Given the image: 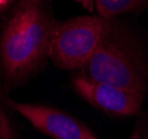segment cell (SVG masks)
Masks as SVG:
<instances>
[{
    "mask_svg": "<svg viewBox=\"0 0 148 139\" xmlns=\"http://www.w3.org/2000/svg\"><path fill=\"white\" fill-rule=\"evenodd\" d=\"M109 18L80 16L59 23L52 41L50 60L64 70H80L97 51Z\"/></svg>",
    "mask_w": 148,
    "mask_h": 139,
    "instance_id": "cell-3",
    "label": "cell"
},
{
    "mask_svg": "<svg viewBox=\"0 0 148 139\" xmlns=\"http://www.w3.org/2000/svg\"><path fill=\"white\" fill-rule=\"evenodd\" d=\"M9 103L34 128L52 139H99L80 120L55 107L14 100H9Z\"/></svg>",
    "mask_w": 148,
    "mask_h": 139,
    "instance_id": "cell-4",
    "label": "cell"
},
{
    "mask_svg": "<svg viewBox=\"0 0 148 139\" xmlns=\"http://www.w3.org/2000/svg\"><path fill=\"white\" fill-rule=\"evenodd\" d=\"M18 0H0V16L3 15L9 8Z\"/></svg>",
    "mask_w": 148,
    "mask_h": 139,
    "instance_id": "cell-8",
    "label": "cell"
},
{
    "mask_svg": "<svg viewBox=\"0 0 148 139\" xmlns=\"http://www.w3.org/2000/svg\"><path fill=\"white\" fill-rule=\"evenodd\" d=\"M0 139H17L15 127L8 112V106L3 101L0 86Z\"/></svg>",
    "mask_w": 148,
    "mask_h": 139,
    "instance_id": "cell-7",
    "label": "cell"
},
{
    "mask_svg": "<svg viewBox=\"0 0 148 139\" xmlns=\"http://www.w3.org/2000/svg\"><path fill=\"white\" fill-rule=\"evenodd\" d=\"M58 25L48 0H18L0 29V80L7 89L44 68Z\"/></svg>",
    "mask_w": 148,
    "mask_h": 139,
    "instance_id": "cell-1",
    "label": "cell"
},
{
    "mask_svg": "<svg viewBox=\"0 0 148 139\" xmlns=\"http://www.w3.org/2000/svg\"><path fill=\"white\" fill-rule=\"evenodd\" d=\"M128 139H145V138H144V136H143V132L140 131V129H139V128H136L135 131L132 134V136Z\"/></svg>",
    "mask_w": 148,
    "mask_h": 139,
    "instance_id": "cell-10",
    "label": "cell"
},
{
    "mask_svg": "<svg viewBox=\"0 0 148 139\" xmlns=\"http://www.w3.org/2000/svg\"><path fill=\"white\" fill-rule=\"evenodd\" d=\"M77 1H78V2H80L85 8L89 9V11H92L94 6H95L94 0H77Z\"/></svg>",
    "mask_w": 148,
    "mask_h": 139,
    "instance_id": "cell-9",
    "label": "cell"
},
{
    "mask_svg": "<svg viewBox=\"0 0 148 139\" xmlns=\"http://www.w3.org/2000/svg\"><path fill=\"white\" fill-rule=\"evenodd\" d=\"M86 79L109 84L145 94L148 69L138 45L123 26L109 19L108 28L97 51L79 70Z\"/></svg>",
    "mask_w": 148,
    "mask_h": 139,
    "instance_id": "cell-2",
    "label": "cell"
},
{
    "mask_svg": "<svg viewBox=\"0 0 148 139\" xmlns=\"http://www.w3.org/2000/svg\"><path fill=\"white\" fill-rule=\"evenodd\" d=\"M74 90L87 103L104 112L114 116L128 117L139 114L144 96L139 91L96 82L76 75L73 80Z\"/></svg>",
    "mask_w": 148,
    "mask_h": 139,
    "instance_id": "cell-5",
    "label": "cell"
},
{
    "mask_svg": "<svg viewBox=\"0 0 148 139\" xmlns=\"http://www.w3.org/2000/svg\"><path fill=\"white\" fill-rule=\"evenodd\" d=\"M99 16L115 18L121 14L148 7V0H94Z\"/></svg>",
    "mask_w": 148,
    "mask_h": 139,
    "instance_id": "cell-6",
    "label": "cell"
}]
</instances>
